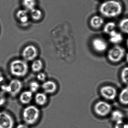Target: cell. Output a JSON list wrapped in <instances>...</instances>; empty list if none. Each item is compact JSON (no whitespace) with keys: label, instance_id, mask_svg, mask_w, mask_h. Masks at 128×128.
I'll use <instances>...</instances> for the list:
<instances>
[{"label":"cell","instance_id":"8","mask_svg":"<svg viewBox=\"0 0 128 128\" xmlns=\"http://www.w3.org/2000/svg\"><path fill=\"white\" fill-rule=\"evenodd\" d=\"M112 110L111 105L103 101L97 102L94 106V110L96 114L101 116L108 115Z\"/></svg>","mask_w":128,"mask_h":128},{"label":"cell","instance_id":"27","mask_svg":"<svg viewBox=\"0 0 128 128\" xmlns=\"http://www.w3.org/2000/svg\"><path fill=\"white\" fill-rule=\"evenodd\" d=\"M126 124H125L123 120L116 122L115 128H126Z\"/></svg>","mask_w":128,"mask_h":128},{"label":"cell","instance_id":"31","mask_svg":"<svg viewBox=\"0 0 128 128\" xmlns=\"http://www.w3.org/2000/svg\"><path fill=\"white\" fill-rule=\"evenodd\" d=\"M126 61L128 62V53L126 54Z\"/></svg>","mask_w":128,"mask_h":128},{"label":"cell","instance_id":"17","mask_svg":"<svg viewBox=\"0 0 128 128\" xmlns=\"http://www.w3.org/2000/svg\"><path fill=\"white\" fill-rule=\"evenodd\" d=\"M43 68V63L40 59H36L32 61L31 65V68L34 72H40Z\"/></svg>","mask_w":128,"mask_h":128},{"label":"cell","instance_id":"10","mask_svg":"<svg viewBox=\"0 0 128 128\" xmlns=\"http://www.w3.org/2000/svg\"><path fill=\"white\" fill-rule=\"evenodd\" d=\"M41 87L43 92L47 94L54 93L58 88L56 82L52 80H46L43 82Z\"/></svg>","mask_w":128,"mask_h":128},{"label":"cell","instance_id":"29","mask_svg":"<svg viewBox=\"0 0 128 128\" xmlns=\"http://www.w3.org/2000/svg\"><path fill=\"white\" fill-rule=\"evenodd\" d=\"M28 126L25 123L20 124L16 126V128H29Z\"/></svg>","mask_w":128,"mask_h":128},{"label":"cell","instance_id":"21","mask_svg":"<svg viewBox=\"0 0 128 128\" xmlns=\"http://www.w3.org/2000/svg\"><path fill=\"white\" fill-rule=\"evenodd\" d=\"M116 25L114 22H108L105 24L103 28V31L105 33L109 35L111 32L116 30Z\"/></svg>","mask_w":128,"mask_h":128},{"label":"cell","instance_id":"24","mask_svg":"<svg viewBox=\"0 0 128 128\" xmlns=\"http://www.w3.org/2000/svg\"><path fill=\"white\" fill-rule=\"evenodd\" d=\"M40 87L39 83L37 81H32L29 84L30 90L33 93L37 92Z\"/></svg>","mask_w":128,"mask_h":128},{"label":"cell","instance_id":"12","mask_svg":"<svg viewBox=\"0 0 128 128\" xmlns=\"http://www.w3.org/2000/svg\"><path fill=\"white\" fill-rule=\"evenodd\" d=\"M33 98V93L30 90L22 92L19 96L20 102L23 104L28 105L30 103Z\"/></svg>","mask_w":128,"mask_h":128},{"label":"cell","instance_id":"1","mask_svg":"<svg viewBox=\"0 0 128 128\" xmlns=\"http://www.w3.org/2000/svg\"><path fill=\"white\" fill-rule=\"evenodd\" d=\"M122 10V6L120 3L115 0H108L101 4L99 10L104 17L112 18L120 16Z\"/></svg>","mask_w":128,"mask_h":128},{"label":"cell","instance_id":"15","mask_svg":"<svg viewBox=\"0 0 128 128\" xmlns=\"http://www.w3.org/2000/svg\"><path fill=\"white\" fill-rule=\"evenodd\" d=\"M109 41L113 44H118L120 43L123 40L122 36L120 33L114 30L109 34Z\"/></svg>","mask_w":128,"mask_h":128},{"label":"cell","instance_id":"6","mask_svg":"<svg viewBox=\"0 0 128 128\" xmlns=\"http://www.w3.org/2000/svg\"><path fill=\"white\" fill-rule=\"evenodd\" d=\"M38 54L37 48L33 45L27 46L22 50V55L23 60L26 62L33 61L36 59Z\"/></svg>","mask_w":128,"mask_h":128},{"label":"cell","instance_id":"5","mask_svg":"<svg viewBox=\"0 0 128 128\" xmlns=\"http://www.w3.org/2000/svg\"><path fill=\"white\" fill-rule=\"evenodd\" d=\"M125 49L122 47L120 46H115L108 51V58L112 62H118L125 56Z\"/></svg>","mask_w":128,"mask_h":128},{"label":"cell","instance_id":"23","mask_svg":"<svg viewBox=\"0 0 128 128\" xmlns=\"http://www.w3.org/2000/svg\"><path fill=\"white\" fill-rule=\"evenodd\" d=\"M119 28L122 32L128 34V18H124L120 22Z\"/></svg>","mask_w":128,"mask_h":128},{"label":"cell","instance_id":"32","mask_svg":"<svg viewBox=\"0 0 128 128\" xmlns=\"http://www.w3.org/2000/svg\"><path fill=\"white\" fill-rule=\"evenodd\" d=\"M126 46H127V47L128 48V39L127 40H126Z\"/></svg>","mask_w":128,"mask_h":128},{"label":"cell","instance_id":"18","mask_svg":"<svg viewBox=\"0 0 128 128\" xmlns=\"http://www.w3.org/2000/svg\"><path fill=\"white\" fill-rule=\"evenodd\" d=\"M22 4L24 9L30 12L36 8V0H22Z\"/></svg>","mask_w":128,"mask_h":128},{"label":"cell","instance_id":"3","mask_svg":"<svg viewBox=\"0 0 128 128\" xmlns=\"http://www.w3.org/2000/svg\"><path fill=\"white\" fill-rule=\"evenodd\" d=\"M40 114V111L38 107L33 105H29L23 109L22 119L24 123L28 126L34 125L38 120Z\"/></svg>","mask_w":128,"mask_h":128},{"label":"cell","instance_id":"14","mask_svg":"<svg viewBox=\"0 0 128 128\" xmlns=\"http://www.w3.org/2000/svg\"><path fill=\"white\" fill-rule=\"evenodd\" d=\"M34 98L35 102L39 106H44L48 102L47 94L43 92H36Z\"/></svg>","mask_w":128,"mask_h":128},{"label":"cell","instance_id":"22","mask_svg":"<svg viewBox=\"0 0 128 128\" xmlns=\"http://www.w3.org/2000/svg\"><path fill=\"white\" fill-rule=\"evenodd\" d=\"M124 116L122 112L119 110H115L112 113V119L116 122L122 120Z\"/></svg>","mask_w":128,"mask_h":128},{"label":"cell","instance_id":"7","mask_svg":"<svg viewBox=\"0 0 128 128\" xmlns=\"http://www.w3.org/2000/svg\"><path fill=\"white\" fill-rule=\"evenodd\" d=\"M14 120L8 112L0 111V128H14Z\"/></svg>","mask_w":128,"mask_h":128},{"label":"cell","instance_id":"30","mask_svg":"<svg viewBox=\"0 0 128 128\" xmlns=\"http://www.w3.org/2000/svg\"><path fill=\"white\" fill-rule=\"evenodd\" d=\"M4 80V77L2 73L0 72V85L2 84Z\"/></svg>","mask_w":128,"mask_h":128},{"label":"cell","instance_id":"33","mask_svg":"<svg viewBox=\"0 0 128 128\" xmlns=\"http://www.w3.org/2000/svg\"><path fill=\"white\" fill-rule=\"evenodd\" d=\"M126 128H128V123L126 124Z\"/></svg>","mask_w":128,"mask_h":128},{"label":"cell","instance_id":"2","mask_svg":"<svg viewBox=\"0 0 128 128\" xmlns=\"http://www.w3.org/2000/svg\"><path fill=\"white\" fill-rule=\"evenodd\" d=\"M9 70L13 76L18 78H23L28 73L29 66L27 62L23 59H16L10 64Z\"/></svg>","mask_w":128,"mask_h":128},{"label":"cell","instance_id":"16","mask_svg":"<svg viewBox=\"0 0 128 128\" xmlns=\"http://www.w3.org/2000/svg\"><path fill=\"white\" fill-rule=\"evenodd\" d=\"M104 23L103 18L99 16H95L92 17L90 21L91 26L95 29L100 28Z\"/></svg>","mask_w":128,"mask_h":128},{"label":"cell","instance_id":"20","mask_svg":"<svg viewBox=\"0 0 128 128\" xmlns=\"http://www.w3.org/2000/svg\"><path fill=\"white\" fill-rule=\"evenodd\" d=\"M29 14L30 18L36 21L40 20L42 18V11L36 8L29 12Z\"/></svg>","mask_w":128,"mask_h":128},{"label":"cell","instance_id":"26","mask_svg":"<svg viewBox=\"0 0 128 128\" xmlns=\"http://www.w3.org/2000/svg\"><path fill=\"white\" fill-rule=\"evenodd\" d=\"M36 78L38 81L44 82L46 80V74L42 72H38L36 76Z\"/></svg>","mask_w":128,"mask_h":128},{"label":"cell","instance_id":"9","mask_svg":"<svg viewBox=\"0 0 128 128\" xmlns=\"http://www.w3.org/2000/svg\"><path fill=\"white\" fill-rule=\"evenodd\" d=\"M100 92L102 96L108 100H113L116 98L117 91L112 86H105L100 89Z\"/></svg>","mask_w":128,"mask_h":128},{"label":"cell","instance_id":"11","mask_svg":"<svg viewBox=\"0 0 128 128\" xmlns=\"http://www.w3.org/2000/svg\"><path fill=\"white\" fill-rule=\"evenodd\" d=\"M92 44L94 50L99 53L106 50L108 46L106 42L102 39L99 38H96L93 40Z\"/></svg>","mask_w":128,"mask_h":128},{"label":"cell","instance_id":"19","mask_svg":"<svg viewBox=\"0 0 128 128\" xmlns=\"http://www.w3.org/2000/svg\"><path fill=\"white\" fill-rule=\"evenodd\" d=\"M119 101L124 105H128V86L121 90L119 96Z\"/></svg>","mask_w":128,"mask_h":128},{"label":"cell","instance_id":"4","mask_svg":"<svg viewBox=\"0 0 128 128\" xmlns=\"http://www.w3.org/2000/svg\"><path fill=\"white\" fill-rule=\"evenodd\" d=\"M2 90L8 93L11 96H15L20 93L23 88L21 81L17 78L10 81L7 85H2Z\"/></svg>","mask_w":128,"mask_h":128},{"label":"cell","instance_id":"13","mask_svg":"<svg viewBox=\"0 0 128 128\" xmlns=\"http://www.w3.org/2000/svg\"><path fill=\"white\" fill-rule=\"evenodd\" d=\"M16 18L20 24H28L30 18L29 12L24 9L18 11L16 13Z\"/></svg>","mask_w":128,"mask_h":128},{"label":"cell","instance_id":"25","mask_svg":"<svg viewBox=\"0 0 128 128\" xmlns=\"http://www.w3.org/2000/svg\"><path fill=\"white\" fill-rule=\"evenodd\" d=\"M120 77L123 83L128 84V67H125L122 70Z\"/></svg>","mask_w":128,"mask_h":128},{"label":"cell","instance_id":"28","mask_svg":"<svg viewBox=\"0 0 128 128\" xmlns=\"http://www.w3.org/2000/svg\"><path fill=\"white\" fill-rule=\"evenodd\" d=\"M6 102V98L5 96L0 93V108L5 105Z\"/></svg>","mask_w":128,"mask_h":128}]
</instances>
